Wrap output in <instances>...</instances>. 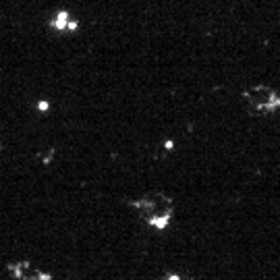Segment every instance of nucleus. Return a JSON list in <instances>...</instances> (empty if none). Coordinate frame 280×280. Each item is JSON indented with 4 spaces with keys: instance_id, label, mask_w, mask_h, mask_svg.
I'll list each match as a JSON object with an SVG mask.
<instances>
[{
    "instance_id": "39448f33",
    "label": "nucleus",
    "mask_w": 280,
    "mask_h": 280,
    "mask_svg": "<svg viewBox=\"0 0 280 280\" xmlns=\"http://www.w3.org/2000/svg\"><path fill=\"white\" fill-rule=\"evenodd\" d=\"M37 280H54V276L50 272H37Z\"/></svg>"
},
{
    "instance_id": "20e7f679",
    "label": "nucleus",
    "mask_w": 280,
    "mask_h": 280,
    "mask_svg": "<svg viewBox=\"0 0 280 280\" xmlns=\"http://www.w3.org/2000/svg\"><path fill=\"white\" fill-rule=\"evenodd\" d=\"M37 110H40L42 114H44V112H48V110H50V102H48V100H40V102H37Z\"/></svg>"
},
{
    "instance_id": "f03ea898",
    "label": "nucleus",
    "mask_w": 280,
    "mask_h": 280,
    "mask_svg": "<svg viewBox=\"0 0 280 280\" xmlns=\"http://www.w3.org/2000/svg\"><path fill=\"white\" fill-rule=\"evenodd\" d=\"M172 218H174V212H160V214H154V216H150V218H145V224L151 226L154 230H166L168 228V224L172 222Z\"/></svg>"
},
{
    "instance_id": "f257e3e1",
    "label": "nucleus",
    "mask_w": 280,
    "mask_h": 280,
    "mask_svg": "<svg viewBox=\"0 0 280 280\" xmlns=\"http://www.w3.org/2000/svg\"><path fill=\"white\" fill-rule=\"evenodd\" d=\"M247 102H249L253 112L270 114V112L280 110V94L268 87H253L251 91H247Z\"/></svg>"
},
{
    "instance_id": "6e6552de",
    "label": "nucleus",
    "mask_w": 280,
    "mask_h": 280,
    "mask_svg": "<svg viewBox=\"0 0 280 280\" xmlns=\"http://www.w3.org/2000/svg\"><path fill=\"white\" fill-rule=\"evenodd\" d=\"M166 280H181V276H178V274H168Z\"/></svg>"
},
{
    "instance_id": "7ed1b4c3",
    "label": "nucleus",
    "mask_w": 280,
    "mask_h": 280,
    "mask_svg": "<svg viewBox=\"0 0 280 280\" xmlns=\"http://www.w3.org/2000/svg\"><path fill=\"white\" fill-rule=\"evenodd\" d=\"M68 21H71V15H68V11H58V13H56V17H54V21H52L50 25H52L56 31H62V29H67Z\"/></svg>"
},
{
    "instance_id": "0eeeda50",
    "label": "nucleus",
    "mask_w": 280,
    "mask_h": 280,
    "mask_svg": "<svg viewBox=\"0 0 280 280\" xmlns=\"http://www.w3.org/2000/svg\"><path fill=\"white\" fill-rule=\"evenodd\" d=\"M164 150H166V151H172V150H174V141H172V139L164 141Z\"/></svg>"
},
{
    "instance_id": "423d86ee",
    "label": "nucleus",
    "mask_w": 280,
    "mask_h": 280,
    "mask_svg": "<svg viewBox=\"0 0 280 280\" xmlns=\"http://www.w3.org/2000/svg\"><path fill=\"white\" fill-rule=\"evenodd\" d=\"M67 29H68V31H77V29H79V23H77V21H68Z\"/></svg>"
}]
</instances>
